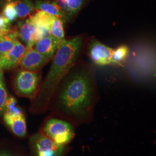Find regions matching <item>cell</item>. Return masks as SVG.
Returning <instances> with one entry per match:
<instances>
[{
  "mask_svg": "<svg viewBox=\"0 0 156 156\" xmlns=\"http://www.w3.org/2000/svg\"><path fill=\"white\" fill-rule=\"evenodd\" d=\"M57 90L56 108L62 117L75 124L89 121L94 110L96 89L89 68L75 65Z\"/></svg>",
  "mask_w": 156,
  "mask_h": 156,
  "instance_id": "obj_1",
  "label": "cell"
},
{
  "mask_svg": "<svg viewBox=\"0 0 156 156\" xmlns=\"http://www.w3.org/2000/svg\"><path fill=\"white\" fill-rule=\"evenodd\" d=\"M83 35L64 39L53 56L50 69L37 98L38 105H45L55 94L59 84L78 62L84 46Z\"/></svg>",
  "mask_w": 156,
  "mask_h": 156,
  "instance_id": "obj_2",
  "label": "cell"
},
{
  "mask_svg": "<svg viewBox=\"0 0 156 156\" xmlns=\"http://www.w3.org/2000/svg\"><path fill=\"white\" fill-rule=\"evenodd\" d=\"M45 135L56 144L63 145L73 139L74 129L70 123L57 119H50L46 122L44 127Z\"/></svg>",
  "mask_w": 156,
  "mask_h": 156,
  "instance_id": "obj_3",
  "label": "cell"
},
{
  "mask_svg": "<svg viewBox=\"0 0 156 156\" xmlns=\"http://www.w3.org/2000/svg\"><path fill=\"white\" fill-rule=\"evenodd\" d=\"M40 83V76L37 73L26 69L17 74L14 81L17 94L20 96L33 98L37 93Z\"/></svg>",
  "mask_w": 156,
  "mask_h": 156,
  "instance_id": "obj_4",
  "label": "cell"
},
{
  "mask_svg": "<svg viewBox=\"0 0 156 156\" xmlns=\"http://www.w3.org/2000/svg\"><path fill=\"white\" fill-rule=\"evenodd\" d=\"M16 31L19 37L26 44V49L33 48L42 38L50 35L49 32L34 26L29 19L18 24Z\"/></svg>",
  "mask_w": 156,
  "mask_h": 156,
  "instance_id": "obj_5",
  "label": "cell"
},
{
  "mask_svg": "<svg viewBox=\"0 0 156 156\" xmlns=\"http://www.w3.org/2000/svg\"><path fill=\"white\" fill-rule=\"evenodd\" d=\"M113 49L97 40L93 39L90 43L88 54L90 58L97 66L111 64Z\"/></svg>",
  "mask_w": 156,
  "mask_h": 156,
  "instance_id": "obj_6",
  "label": "cell"
},
{
  "mask_svg": "<svg viewBox=\"0 0 156 156\" xmlns=\"http://www.w3.org/2000/svg\"><path fill=\"white\" fill-rule=\"evenodd\" d=\"M26 47L17 40L13 48L8 53L0 56V69H9L18 66L26 52Z\"/></svg>",
  "mask_w": 156,
  "mask_h": 156,
  "instance_id": "obj_7",
  "label": "cell"
},
{
  "mask_svg": "<svg viewBox=\"0 0 156 156\" xmlns=\"http://www.w3.org/2000/svg\"><path fill=\"white\" fill-rule=\"evenodd\" d=\"M49 60L33 47L26 50L20 65L24 69L35 71L44 67Z\"/></svg>",
  "mask_w": 156,
  "mask_h": 156,
  "instance_id": "obj_8",
  "label": "cell"
},
{
  "mask_svg": "<svg viewBox=\"0 0 156 156\" xmlns=\"http://www.w3.org/2000/svg\"><path fill=\"white\" fill-rule=\"evenodd\" d=\"M63 39H60L49 35L39 40L35 44V49L49 60L53 57L61 45Z\"/></svg>",
  "mask_w": 156,
  "mask_h": 156,
  "instance_id": "obj_9",
  "label": "cell"
},
{
  "mask_svg": "<svg viewBox=\"0 0 156 156\" xmlns=\"http://www.w3.org/2000/svg\"><path fill=\"white\" fill-rule=\"evenodd\" d=\"M32 138L34 147H35L38 153L49 151H62V145L56 144L53 140L45 134H37Z\"/></svg>",
  "mask_w": 156,
  "mask_h": 156,
  "instance_id": "obj_10",
  "label": "cell"
},
{
  "mask_svg": "<svg viewBox=\"0 0 156 156\" xmlns=\"http://www.w3.org/2000/svg\"><path fill=\"white\" fill-rule=\"evenodd\" d=\"M4 119L6 124L16 136L23 137L26 135V122L24 115L12 117L9 115L4 114Z\"/></svg>",
  "mask_w": 156,
  "mask_h": 156,
  "instance_id": "obj_11",
  "label": "cell"
},
{
  "mask_svg": "<svg viewBox=\"0 0 156 156\" xmlns=\"http://www.w3.org/2000/svg\"><path fill=\"white\" fill-rule=\"evenodd\" d=\"M34 8L37 11H41L49 13L51 15L58 17L66 22V17L62 8L56 1H37Z\"/></svg>",
  "mask_w": 156,
  "mask_h": 156,
  "instance_id": "obj_12",
  "label": "cell"
},
{
  "mask_svg": "<svg viewBox=\"0 0 156 156\" xmlns=\"http://www.w3.org/2000/svg\"><path fill=\"white\" fill-rule=\"evenodd\" d=\"M53 17L54 16L45 12L37 11L34 15L31 16L28 19L34 26L45 30L50 33V27Z\"/></svg>",
  "mask_w": 156,
  "mask_h": 156,
  "instance_id": "obj_13",
  "label": "cell"
},
{
  "mask_svg": "<svg viewBox=\"0 0 156 156\" xmlns=\"http://www.w3.org/2000/svg\"><path fill=\"white\" fill-rule=\"evenodd\" d=\"M16 12L17 18H24L34 10L33 3L30 0H9Z\"/></svg>",
  "mask_w": 156,
  "mask_h": 156,
  "instance_id": "obj_14",
  "label": "cell"
},
{
  "mask_svg": "<svg viewBox=\"0 0 156 156\" xmlns=\"http://www.w3.org/2000/svg\"><path fill=\"white\" fill-rule=\"evenodd\" d=\"M57 3L64 12L66 19H69L80 11L84 0H58Z\"/></svg>",
  "mask_w": 156,
  "mask_h": 156,
  "instance_id": "obj_15",
  "label": "cell"
},
{
  "mask_svg": "<svg viewBox=\"0 0 156 156\" xmlns=\"http://www.w3.org/2000/svg\"><path fill=\"white\" fill-rule=\"evenodd\" d=\"M17 38L16 30L11 31L0 37V56L5 55L12 50L15 45Z\"/></svg>",
  "mask_w": 156,
  "mask_h": 156,
  "instance_id": "obj_16",
  "label": "cell"
},
{
  "mask_svg": "<svg viewBox=\"0 0 156 156\" xmlns=\"http://www.w3.org/2000/svg\"><path fill=\"white\" fill-rule=\"evenodd\" d=\"M129 49L127 46L121 45L113 49L112 55L111 64L122 66L128 56Z\"/></svg>",
  "mask_w": 156,
  "mask_h": 156,
  "instance_id": "obj_17",
  "label": "cell"
},
{
  "mask_svg": "<svg viewBox=\"0 0 156 156\" xmlns=\"http://www.w3.org/2000/svg\"><path fill=\"white\" fill-rule=\"evenodd\" d=\"M64 22L61 19L54 16L50 30V34L60 39H65L64 28Z\"/></svg>",
  "mask_w": 156,
  "mask_h": 156,
  "instance_id": "obj_18",
  "label": "cell"
},
{
  "mask_svg": "<svg viewBox=\"0 0 156 156\" xmlns=\"http://www.w3.org/2000/svg\"><path fill=\"white\" fill-rule=\"evenodd\" d=\"M4 114L9 115L12 117L24 115L22 109L17 105L16 100L13 97H8L6 101L5 108Z\"/></svg>",
  "mask_w": 156,
  "mask_h": 156,
  "instance_id": "obj_19",
  "label": "cell"
},
{
  "mask_svg": "<svg viewBox=\"0 0 156 156\" xmlns=\"http://www.w3.org/2000/svg\"><path fill=\"white\" fill-rule=\"evenodd\" d=\"M8 98V94L6 89L4 81L2 80L0 84V116L5 111L6 101Z\"/></svg>",
  "mask_w": 156,
  "mask_h": 156,
  "instance_id": "obj_20",
  "label": "cell"
},
{
  "mask_svg": "<svg viewBox=\"0 0 156 156\" xmlns=\"http://www.w3.org/2000/svg\"><path fill=\"white\" fill-rule=\"evenodd\" d=\"M2 15L11 23L15 21L16 19V12L15 11L11 3L9 1H8L4 6Z\"/></svg>",
  "mask_w": 156,
  "mask_h": 156,
  "instance_id": "obj_21",
  "label": "cell"
},
{
  "mask_svg": "<svg viewBox=\"0 0 156 156\" xmlns=\"http://www.w3.org/2000/svg\"><path fill=\"white\" fill-rule=\"evenodd\" d=\"M11 22L7 20L2 15H0V31L4 34L8 33L11 30L10 29Z\"/></svg>",
  "mask_w": 156,
  "mask_h": 156,
  "instance_id": "obj_22",
  "label": "cell"
},
{
  "mask_svg": "<svg viewBox=\"0 0 156 156\" xmlns=\"http://www.w3.org/2000/svg\"><path fill=\"white\" fill-rule=\"evenodd\" d=\"M62 151H49L38 153V156H60Z\"/></svg>",
  "mask_w": 156,
  "mask_h": 156,
  "instance_id": "obj_23",
  "label": "cell"
},
{
  "mask_svg": "<svg viewBox=\"0 0 156 156\" xmlns=\"http://www.w3.org/2000/svg\"><path fill=\"white\" fill-rule=\"evenodd\" d=\"M0 156H11L9 154L6 153H0Z\"/></svg>",
  "mask_w": 156,
  "mask_h": 156,
  "instance_id": "obj_24",
  "label": "cell"
},
{
  "mask_svg": "<svg viewBox=\"0 0 156 156\" xmlns=\"http://www.w3.org/2000/svg\"><path fill=\"white\" fill-rule=\"evenodd\" d=\"M1 71H2V70H1V69H0V72H1Z\"/></svg>",
  "mask_w": 156,
  "mask_h": 156,
  "instance_id": "obj_25",
  "label": "cell"
}]
</instances>
